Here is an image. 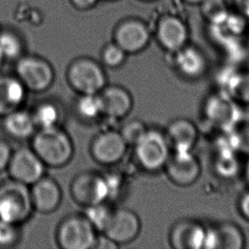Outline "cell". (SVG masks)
<instances>
[{"label": "cell", "instance_id": "7", "mask_svg": "<svg viewBox=\"0 0 249 249\" xmlns=\"http://www.w3.org/2000/svg\"><path fill=\"white\" fill-rule=\"evenodd\" d=\"M72 199L84 208L110 201V192L105 175L94 172L78 174L70 187Z\"/></svg>", "mask_w": 249, "mask_h": 249}, {"label": "cell", "instance_id": "2", "mask_svg": "<svg viewBox=\"0 0 249 249\" xmlns=\"http://www.w3.org/2000/svg\"><path fill=\"white\" fill-rule=\"evenodd\" d=\"M34 212L30 186L10 178L0 182V220L21 226Z\"/></svg>", "mask_w": 249, "mask_h": 249}, {"label": "cell", "instance_id": "19", "mask_svg": "<svg viewBox=\"0 0 249 249\" xmlns=\"http://www.w3.org/2000/svg\"><path fill=\"white\" fill-rule=\"evenodd\" d=\"M28 91L16 75L0 74V118L23 107Z\"/></svg>", "mask_w": 249, "mask_h": 249}, {"label": "cell", "instance_id": "14", "mask_svg": "<svg viewBox=\"0 0 249 249\" xmlns=\"http://www.w3.org/2000/svg\"><path fill=\"white\" fill-rule=\"evenodd\" d=\"M34 211L48 214L57 210L62 201V192L58 182L44 175L30 186Z\"/></svg>", "mask_w": 249, "mask_h": 249}, {"label": "cell", "instance_id": "36", "mask_svg": "<svg viewBox=\"0 0 249 249\" xmlns=\"http://www.w3.org/2000/svg\"><path fill=\"white\" fill-rule=\"evenodd\" d=\"M233 3L238 13L249 21V0H233Z\"/></svg>", "mask_w": 249, "mask_h": 249}, {"label": "cell", "instance_id": "29", "mask_svg": "<svg viewBox=\"0 0 249 249\" xmlns=\"http://www.w3.org/2000/svg\"><path fill=\"white\" fill-rule=\"evenodd\" d=\"M228 92L236 101L249 104V72H238L230 84Z\"/></svg>", "mask_w": 249, "mask_h": 249}, {"label": "cell", "instance_id": "15", "mask_svg": "<svg viewBox=\"0 0 249 249\" xmlns=\"http://www.w3.org/2000/svg\"><path fill=\"white\" fill-rule=\"evenodd\" d=\"M103 116L112 120L126 118L134 107V100L130 92L123 86L107 85L100 93Z\"/></svg>", "mask_w": 249, "mask_h": 249}, {"label": "cell", "instance_id": "5", "mask_svg": "<svg viewBox=\"0 0 249 249\" xmlns=\"http://www.w3.org/2000/svg\"><path fill=\"white\" fill-rule=\"evenodd\" d=\"M99 233L84 214H71L58 226L55 239L62 249H93Z\"/></svg>", "mask_w": 249, "mask_h": 249}, {"label": "cell", "instance_id": "6", "mask_svg": "<svg viewBox=\"0 0 249 249\" xmlns=\"http://www.w3.org/2000/svg\"><path fill=\"white\" fill-rule=\"evenodd\" d=\"M15 75L28 92L34 94L51 89L55 78L54 68L49 61L37 55L27 54L16 61Z\"/></svg>", "mask_w": 249, "mask_h": 249}, {"label": "cell", "instance_id": "10", "mask_svg": "<svg viewBox=\"0 0 249 249\" xmlns=\"http://www.w3.org/2000/svg\"><path fill=\"white\" fill-rule=\"evenodd\" d=\"M164 169L170 181L181 187L193 185L202 173V166L193 151H172Z\"/></svg>", "mask_w": 249, "mask_h": 249}, {"label": "cell", "instance_id": "33", "mask_svg": "<svg viewBox=\"0 0 249 249\" xmlns=\"http://www.w3.org/2000/svg\"><path fill=\"white\" fill-rule=\"evenodd\" d=\"M13 149L10 143L0 138V173L6 170Z\"/></svg>", "mask_w": 249, "mask_h": 249}, {"label": "cell", "instance_id": "37", "mask_svg": "<svg viewBox=\"0 0 249 249\" xmlns=\"http://www.w3.org/2000/svg\"><path fill=\"white\" fill-rule=\"evenodd\" d=\"M99 0H71L73 6L78 10H88L93 8Z\"/></svg>", "mask_w": 249, "mask_h": 249}, {"label": "cell", "instance_id": "35", "mask_svg": "<svg viewBox=\"0 0 249 249\" xmlns=\"http://www.w3.org/2000/svg\"><path fill=\"white\" fill-rule=\"evenodd\" d=\"M117 248H119L118 244L112 242L110 238H108L107 236H105L104 234H99L95 249H117Z\"/></svg>", "mask_w": 249, "mask_h": 249}, {"label": "cell", "instance_id": "24", "mask_svg": "<svg viewBox=\"0 0 249 249\" xmlns=\"http://www.w3.org/2000/svg\"><path fill=\"white\" fill-rule=\"evenodd\" d=\"M0 51L5 61H17L25 54V45L21 37L13 31L1 30Z\"/></svg>", "mask_w": 249, "mask_h": 249}, {"label": "cell", "instance_id": "34", "mask_svg": "<svg viewBox=\"0 0 249 249\" xmlns=\"http://www.w3.org/2000/svg\"><path fill=\"white\" fill-rule=\"evenodd\" d=\"M238 209L241 215L249 222V191L241 196L238 202Z\"/></svg>", "mask_w": 249, "mask_h": 249}, {"label": "cell", "instance_id": "13", "mask_svg": "<svg viewBox=\"0 0 249 249\" xmlns=\"http://www.w3.org/2000/svg\"><path fill=\"white\" fill-rule=\"evenodd\" d=\"M207 228L195 219H184L175 222L169 232V243L176 249H204Z\"/></svg>", "mask_w": 249, "mask_h": 249}, {"label": "cell", "instance_id": "27", "mask_svg": "<svg viewBox=\"0 0 249 249\" xmlns=\"http://www.w3.org/2000/svg\"><path fill=\"white\" fill-rule=\"evenodd\" d=\"M202 5L203 16L213 24H221L230 15L226 0H207Z\"/></svg>", "mask_w": 249, "mask_h": 249}, {"label": "cell", "instance_id": "39", "mask_svg": "<svg viewBox=\"0 0 249 249\" xmlns=\"http://www.w3.org/2000/svg\"><path fill=\"white\" fill-rule=\"evenodd\" d=\"M244 174H245V178H246L247 182L249 185V162H247L246 167L244 169Z\"/></svg>", "mask_w": 249, "mask_h": 249}, {"label": "cell", "instance_id": "8", "mask_svg": "<svg viewBox=\"0 0 249 249\" xmlns=\"http://www.w3.org/2000/svg\"><path fill=\"white\" fill-rule=\"evenodd\" d=\"M46 168L31 146H20L13 150L6 171L9 178L31 186L44 177Z\"/></svg>", "mask_w": 249, "mask_h": 249}, {"label": "cell", "instance_id": "25", "mask_svg": "<svg viewBox=\"0 0 249 249\" xmlns=\"http://www.w3.org/2000/svg\"><path fill=\"white\" fill-rule=\"evenodd\" d=\"M206 111L212 121L219 124H227L232 121L235 119L236 113L231 101L220 96L210 99Z\"/></svg>", "mask_w": 249, "mask_h": 249}, {"label": "cell", "instance_id": "16", "mask_svg": "<svg viewBox=\"0 0 249 249\" xmlns=\"http://www.w3.org/2000/svg\"><path fill=\"white\" fill-rule=\"evenodd\" d=\"M156 35L159 44L166 51L174 54L187 44L189 31L180 18L166 16L159 20Z\"/></svg>", "mask_w": 249, "mask_h": 249}, {"label": "cell", "instance_id": "38", "mask_svg": "<svg viewBox=\"0 0 249 249\" xmlns=\"http://www.w3.org/2000/svg\"><path fill=\"white\" fill-rule=\"evenodd\" d=\"M184 1L191 4H202L207 0H184Z\"/></svg>", "mask_w": 249, "mask_h": 249}, {"label": "cell", "instance_id": "30", "mask_svg": "<svg viewBox=\"0 0 249 249\" xmlns=\"http://www.w3.org/2000/svg\"><path fill=\"white\" fill-rule=\"evenodd\" d=\"M128 54L115 42L107 44L101 52V61L106 67L118 68L124 65Z\"/></svg>", "mask_w": 249, "mask_h": 249}, {"label": "cell", "instance_id": "11", "mask_svg": "<svg viewBox=\"0 0 249 249\" xmlns=\"http://www.w3.org/2000/svg\"><path fill=\"white\" fill-rule=\"evenodd\" d=\"M142 231V221L136 213L124 208L113 209L110 221L105 229V236L118 246L132 243Z\"/></svg>", "mask_w": 249, "mask_h": 249}, {"label": "cell", "instance_id": "22", "mask_svg": "<svg viewBox=\"0 0 249 249\" xmlns=\"http://www.w3.org/2000/svg\"><path fill=\"white\" fill-rule=\"evenodd\" d=\"M37 129L59 126L61 123V108L51 100L39 101L31 111Z\"/></svg>", "mask_w": 249, "mask_h": 249}, {"label": "cell", "instance_id": "42", "mask_svg": "<svg viewBox=\"0 0 249 249\" xmlns=\"http://www.w3.org/2000/svg\"><path fill=\"white\" fill-rule=\"evenodd\" d=\"M0 32H1V29H0Z\"/></svg>", "mask_w": 249, "mask_h": 249}, {"label": "cell", "instance_id": "4", "mask_svg": "<svg viewBox=\"0 0 249 249\" xmlns=\"http://www.w3.org/2000/svg\"><path fill=\"white\" fill-rule=\"evenodd\" d=\"M67 81L78 95L98 94L107 85V77L97 61L92 58L80 57L69 65Z\"/></svg>", "mask_w": 249, "mask_h": 249}, {"label": "cell", "instance_id": "20", "mask_svg": "<svg viewBox=\"0 0 249 249\" xmlns=\"http://www.w3.org/2000/svg\"><path fill=\"white\" fill-rule=\"evenodd\" d=\"M1 119L3 131L15 141L31 140L37 130L32 112L23 107L11 111Z\"/></svg>", "mask_w": 249, "mask_h": 249}, {"label": "cell", "instance_id": "32", "mask_svg": "<svg viewBox=\"0 0 249 249\" xmlns=\"http://www.w3.org/2000/svg\"><path fill=\"white\" fill-rule=\"evenodd\" d=\"M234 136L236 152L249 157V124L243 126Z\"/></svg>", "mask_w": 249, "mask_h": 249}, {"label": "cell", "instance_id": "26", "mask_svg": "<svg viewBox=\"0 0 249 249\" xmlns=\"http://www.w3.org/2000/svg\"><path fill=\"white\" fill-rule=\"evenodd\" d=\"M84 209V216L94 226V229L97 231L99 234L104 232L114 209L108 205L107 202L89 206Z\"/></svg>", "mask_w": 249, "mask_h": 249}, {"label": "cell", "instance_id": "40", "mask_svg": "<svg viewBox=\"0 0 249 249\" xmlns=\"http://www.w3.org/2000/svg\"><path fill=\"white\" fill-rule=\"evenodd\" d=\"M5 61V59L3 57V54H2V52L0 51V69L3 68V62Z\"/></svg>", "mask_w": 249, "mask_h": 249}, {"label": "cell", "instance_id": "31", "mask_svg": "<svg viewBox=\"0 0 249 249\" xmlns=\"http://www.w3.org/2000/svg\"><path fill=\"white\" fill-rule=\"evenodd\" d=\"M147 128L148 127L145 125V123L139 119H133L126 122L118 131L120 132L128 147H133L135 143L142 138V135L145 134Z\"/></svg>", "mask_w": 249, "mask_h": 249}, {"label": "cell", "instance_id": "1", "mask_svg": "<svg viewBox=\"0 0 249 249\" xmlns=\"http://www.w3.org/2000/svg\"><path fill=\"white\" fill-rule=\"evenodd\" d=\"M30 141L31 147L47 168H62L74 156L73 142L61 125L37 129Z\"/></svg>", "mask_w": 249, "mask_h": 249}, {"label": "cell", "instance_id": "23", "mask_svg": "<svg viewBox=\"0 0 249 249\" xmlns=\"http://www.w3.org/2000/svg\"><path fill=\"white\" fill-rule=\"evenodd\" d=\"M78 117L87 122L96 121L103 116L100 94H79L75 105Z\"/></svg>", "mask_w": 249, "mask_h": 249}, {"label": "cell", "instance_id": "9", "mask_svg": "<svg viewBox=\"0 0 249 249\" xmlns=\"http://www.w3.org/2000/svg\"><path fill=\"white\" fill-rule=\"evenodd\" d=\"M128 145L120 132L108 129L99 133L91 142L90 155L95 162L102 166H113L124 159Z\"/></svg>", "mask_w": 249, "mask_h": 249}, {"label": "cell", "instance_id": "17", "mask_svg": "<svg viewBox=\"0 0 249 249\" xmlns=\"http://www.w3.org/2000/svg\"><path fill=\"white\" fill-rule=\"evenodd\" d=\"M244 246V234L235 224L223 222L207 228L204 249H241Z\"/></svg>", "mask_w": 249, "mask_h": 249}, {"label": "cell", "instance_id": "21", "mask_svg": "<svg viewBox=\"0 0 249 249\" xmlns=\"http://www.w3.org/2000/svg\"><path fill=\"white\" fill-rule=\"evenodd\" d=\"M175 54V67L179 74L187 79H197L205 73L207 60L197 48L185 45Z\"/></svg>", "mask_w": 249, "mask_h": 249}, {"label": "cell", "instance_id": "3", "mask_svg": "<svg viewBox=\"0 0 249 249\" xmlns=\"http://www.w3.org/2000/svg\"><path fill=\"white\" fill-rule=\"evenodd\" d=\"M133 149L139 166L150 173L164 168L172 152L165 132L156 128H147Z\"/></svg>", "mask_w": 249, "mask_h": 249}, {"label": "cell", "instance_id": "12", "mask_svg": "<svg viewBox=\"0 0 249 249\" xmlns=\"http://www.w3.org/2000/svg\"><path fill=\"white\" fill-rule=\"evenodd\" d=\"M151 32L147 25L138 19H128L116 27L114 42L127 54H137L148 46Z\"/></svg>", "mask_w": 249, "mask_h": 249}, {"label": "cell", "instance_id": "18", "mask_svg": "<svg viewBox=\"0 0 249 249\" xmlns=\"http://www.w3.org/2000/svg\"><path fill=\"white\" fill-rule=\"evenodd\" d=\"M164 132L172 151H193L198 142V128L193 122L187 118H179L173 120Z\"/></svg>", "mask_w": 249, "mask_h": 249}, {"label": "cell", "instance_id": "41", "mask_svg": "<svg viewBox=\"0 0 249 249\" xmlns=\"http://www.w3.org/2000/svg\"><path fill=\"white\" fill-rule=\"evenodd\" d=\"M143 1H153V0H143Z\"/></svg>", "mask_w": 249, "mask_h": 249}, {"label": "cell", "instance_id": "28", "mask_svg": "<svg viewBox=\"0 0 249 249\" xmlns=\"http://www.w3.org/2000/svg\"><path fill=\"white\" fill-rule=\"evenodd\" d=\"M21 237L20 225L0 220V249H11L17 246Z\"/></svg>", "mask_w": 249, "mask_h": 249}]
</instances>
